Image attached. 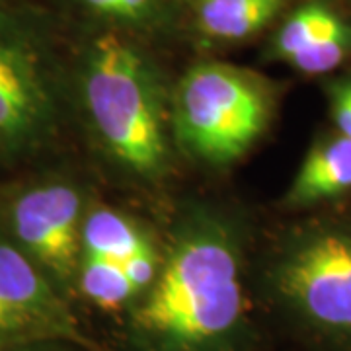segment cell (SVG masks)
Returning <instances> with one entry per match:
<instances>
[{
  "mask_svg": "<svg viewBox=\"0 0 351 351\" xmlns=\"http://www.w3.org/2000/svg\"><path fill=\"white\" fill-rule=\"evenodd\" d=\"M244 313L237 244L225 228L205 223L176 240L129 326L143 351H230Z\"/></svg>",
  "mask_w": 351,
  "mask_h": 351,
  "instance_id": "6da1fadb",
  "label": "cell"
},
{
  "mask_svg": "<svg viewBox=\"0 0 351 351\" xmlns=\"http://www.w3.org/2000/svg\"><path fill=\"white\" fill-rule=\"evenodd\" d=\"M84 101L90 121L112 156L141 176L168 162L160 88L145 55L117 34H104L88 51Z\"/></svg>",
  "mask_w": 351,
  "mask_h": 351,
  "instance_id": "7a4b0ae2",
  "label": "cell"
},
{
  "mask_svg": "<svg viewBox=\"0 0 351 351\" xmlns=\"http://www.w3.org/2000/svg\"><path fill=\"white\" fill-rule=\"evenodd\" d=\"M267 285L283 313L326 343L351 350V226L311 223L279 246Z\"/></svg>",
  "mask_w": 351,
  "mask_h": 351,
  "instance_id": "3957f363",
  "label": "cell"
},
{
  "mask_svg": "<svg viewBox=\"0 0 351 351\" xmlns=\"http://www.w3.org/2000/svg\"><path fill=\"white\" fill-rule=\"evenodd\" d=\"M274 112L267 82L226 63H199L178 82L174 133L191 156L226 164L262 137Z\"/></svg>",
  "mask_w": 351,
  "mask_h": 351,
  "instance_id": "277c9868",
  "label": "cell"
},
{
  "mask_svg": "<svg viewBox=\"0 0 351 351\" xmlns=\"http://www.w3.org/2000/svg\"><path fill=\"white\" fill-rule=\"evenodd\" d=\"M57 112L53 69L39 34L0 2V154L39 149L55 133Z\"/></svg>",
  "mask_w": 351,
  "mask_h": 351,
  "instance_id": "5b68a950",
  "label": "cell"
},
{
  "mask_svg": "<svg viewBox=\"0 0 351 351\" xmlns=\"http://www.w3.org/2000/svg\"><path fill=\"white\" fill-rule=\"evenodd\" d=\"M49 339L86 343L51 277L12 240L0 237V351Z\"/></svg>",
  "mask_w": 351,
  "mask_h": 351,
  "instance_id": "8992f818",
  "label": "cell"
},
{
  "mask_svg": "<svg viewBox=\"0 0 351 351\" xmlns=\"http://www.w3.org/2000/svg\"><path fill=\"white\" fill-rule=\"evenodd\" d=\"M10 240L51 277L64 285L80 260V193L69 184L47 182L20 191L8 207Z\"/></svg>",
  "mask_w": 351,
  "mask_h": 351,
  "instance_id": "52a82bcc",
  "label": "cell"
},
{
  "mask_svg": "<svg viewBox=\"0 0 351 351\" xmlns=\"http://www.w3.org/2000/svg\"><path fill=\"white\" fill-rule=\"evenodd\" d=\"M351 191V137L332 133L308 149L285 193L293 209L336 201Z\"/></svg>",
  "mask_w": 351,
  "mask_h": 351,
  "instance_id": "ba28073f",
  "label": "cell"
},
{
  "mask_svg": "<svg viewBox=\"0 0 351 351\" xmlns=\"http://www.w3.org/2000/svg\"><path fill=\"white\" fill-rule=\"evenodd\" d=\"M289 0H193V22L215 43H237L258 36L285 10Z\"/></svg>",
  "mask_w": 351,
  "mask_h": 351,
  "instance_id": "9c48e42d",
  "label": "cell"
},
{
  "mask_svg": "<svg viewBox=\"0 0 351 351\" xmlns=\"http://www.w3.org/2000/svg\"><path fill=\"white\" fill-rule=\"evenodd\" d=\"M145 244H149V239L133 221L113 209L92 211L80 226V256L121 263Z\"/></svg>",
  "mask_w": 351,
  "mask_h": 351,
  "instance_id": "30bf717a",
  "label": "cell"
},
{
  "mask_svg": "<svg viewBox=\"0 0 351 351\" xmlns=\"http://www.w3.org/2000/svg\"><path fill=\"white\" fill-rule=\"evenodd\" d=\"M343 16L326 0H306L297 6L279 25L269 55L276 61L289 63L301 51L313 45L320 36L332 29Z\"/></svg>",
  "mask_w": 351,
  "mask_h": 351,
  "instance_id": "8fae6325",
  "label": "cell"
},
{
  "mask_svg": "<svg viewBox=\"0 0 351 351\" xmlns=\"http://www.w3.org/2000/svg\"><path fill=\"white\" fill-rule=\"evenodd\" d=\"M76 281L82 295L101 308L113 311L138 297L121 263L94 256H80Z\"/></svg>",
  "mask_w": 351,
  "mask_h": 351,
  "instance_id": "7c38bea8",
  "label": "cell"
},
{
  "mask_svg": "<svg viewBox=\"0 0 351 351\" xmlns=\"http://www.w3.org/2000/svg\"><path fill=\"white\" fill-rule=\"evenodd\" d=\"M351 57V22L341 18L324 36L293 57L289 64L302 75H326Z\"/></svg>",
  "mask_w": 351,
  "mask_h": 351,
  "instance_id": "4fadbf2b",
  "label": "cell"
},
{
  "mask_svg": "<svg viewBox=\"0 0 351 351\" xmlns=\"http://www.w3.org/2000/svg\"><path fill=\"white\" fill-rule=\"evenodd\" d=\"M92 12L113 18L127 24H143L149 22L156 12L158 0H78Z\"/></svg>",
  "mask_w": 351,
  "mask_h": 351,
  "instance_id": "5bb4252c",
  "label": "cell"
},
{
  "mask_svg": "<svg viewBox=\"0 0 351 351\" xmlns=\"http://www.w3.org/2000/svg\"><path fill=\"white\" fill-rule=\"evenodd\" d=\"M160 265L162 263L158 260V254H156L151 242L145 244L135 254H131L125 262H121L125 276L129 277V281L133 283V287H135L138 295L151 287L152 281L156 279L158 271H160Z\"/></svg>",
  "mask_w": 351,
  "mask_h": 351,
  "instance_id": "9a60e30c",
  "label": "cell"
},
{
  "mask_svg": "<svg viewBox=\"0 0 351 351\" xmlns=\"http://www.w3.org/2000/svg\"><path fill=\"white\" fill-rule=\"evenodd\" d=\"M328 100H330V115L336 131L346 137H351V90L343 78H338L330 84Z\"/></svg>",
  "mask_w": 351,
  "mask_h": 351,
  "instance_id": "2e32d148",
  "label": "cell"
},
{
  "mask_svg": "<svg viewBox=\"0 0 351 351\" xmlns=\"http://www.w3.org/2000/svg\"><path fill=\"white\" fill-rule=\"evenodd\" d=\"M10 351H55V350H45V348H38V346H25V348H18V350Z\"/></svg>",
  "mask_w": 351,
  "mask_h": 351,
  "instance_id": "e0dca14e",
  "label": "cell"
},
{
  "mask_svg": "<svg viewBox=\"0 0 351 351\" xmlns=\"http://www.w3.org/2000/svg\"><path fill=\"white\" fill-rule=\"evenodd\" d=\"M343 80H346V84H348V88H350V90H351V76H346Z\"/></svg>",
  "mask_w": 351,
  "mask_h": 351,
  "instance_id": "ac0fdd59",
  "label": "cell"
}]
</instances>
